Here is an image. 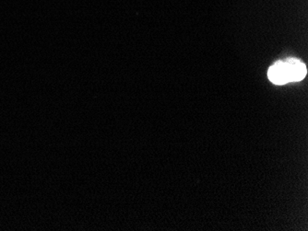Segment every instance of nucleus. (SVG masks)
<instances>
[{"label":"nucleus","instance_id":"nucleus-1","mask_svg":"<svg viewBox=\"0 0 308 231\" xmlns=\"http://www.w3.org/2000/svg\"><path fill=\"white\" fill-rule=\"evenodd\" d=\"M307 68L298 59L289 58L279 61L270 67L268 77L273 84L284 85L289 82L301 81L307 76Z\"/></svg>","mask_w":308,"mask_h":231}]
</instances>
